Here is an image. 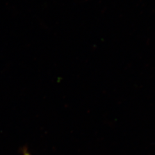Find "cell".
<instances>
[{
    "mask_svg": "<svg viewBox=\"0 0 155 155\" xmlns=\"http://www.w3.org/2000/svg\"><path fill=\"white\" fill-rule=\"evenodd\" d=\"M24 155H31L28 153V152L27 151V150H24Z\"/></svg>",
    "mask_w": 155,
    "mask_h": 155,
    "instance_id": "cell-1",
    "label": "cell"
}]
</instances>
